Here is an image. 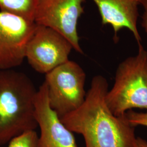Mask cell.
Here are the masks:
<instances>
[{"mask_svg":"<svg viewBox=\"0 0 147 147\" xmlns=\"http://www.w3.org/2000/svg\"><path fill=\"white\" fill-rule=\"evenodd\" d=\"M35 106L36 119L40 129L37 147H78L73 132L50 107L44 82L38 89Z\"/></svg>","mask_w":147,"mask_h":147,"instance_id":"8","label":"cell"},{"mask_svg":"<svg viewBox=\"0 0 147 147\" xmlns=\"http://www.w3.org/2000/svg\"><path fill=\"white\" fill-rule=\"evenodd\" d=\"M99 12L102 25H109L114 31V40H118V33L126 28L141 43V37L137 28L139 7L143 0H92Z\"/></svg>","mask_w":147,"mask_h":147,"instance_id":"9","label":"cell"},{"mask_svg":"<svg viewBox=\"0 0 147 147\" xmlns=\"http://www.w3.org/2000/svg\"><path fill=\"white\" fill-rule=\"evenodd\" d=\"M38 138L35 130L26 132L11 140L8 147H37Z\"/></svg>","mask_w":147,"mask_h":147,"instance_id":"11","label":"cell"},{"mask_svg":"<svg viewBox=\"0 0 147 147\" xmlns=\"http://www.w3.org/2000/svg\"><path fill=\"white\" fill-rule=\"evenodd\" d=\"M37 1V0H0V11L34 21Z\"/></svg>","mask_w":147,"mask_h":147,"instance_id":"10","label":"cell"},{"mask_svg":"<svg viewBox=\"0 0 147 147\" xmlns=\"http://www.w3.org/2000/svg\"><path fill=\"white\" fill-rule=\"evenodd\" d=\"M138 45L136 55L118 66L114 84L106 95V104L117 117L134 108L147 110V51L141 43Z\"/></svg>","mask_w":147,"mask_h":147,"instance_id":"3","label":"cell"},{"mask_svg":"<svg viewBox=\"0 0 147 147\" xmlns=\"http://www.w3.org/2000/svg\"><path fill=\"white\" fill-rule=\"evenodd\" d=\"M36 25L34 21L0 11V70L21 65Z\"/></svg>","mask_w":147,"mask_h":147,"instance_id":"7","label":"cell"},{"mask_svg":"<svg viewBox=\"0 0 147 147\" xmlns=\"http://www.w3.org/2000/svg\"><path fill=\"white\" fill-rule=\"evenodd\" d=\"M86 79L84 70L69 59L45 74L48 101L59 118L76 110L84 102Z\"/></svg>","mask_w":147,"mask_h":147,"instance_id":"4","label":"cell"},{"mask_svg":"<svg viewBox=\"0 0 147 147\" xmlns=\"http://www.w3.org/2000/svg\"><path fill=\"white\" fill-rule=\"evenodd\" d=\"M37 92L26 74L14 69L0 70V146L38 127Z\"/></svg>","mask_w":147,"mask_h":147,"instance_id":"2","label":"cell"},{"mask_svg":"<svg viewBox=\"0 0 147 147\" xmlns=\"http://www.w3.org/2000/svg\"><path fill=\"white\" fill-rule=\"evenodd\" d=\"M144 9L142 17L141 24L147 34V0H143L142 5Z\"/></svg>","mask_w":147,"mask_h":147,"instance_id":"13","label":"cell"},{"mask_svg":"<svg viewBox=\"0 0 147 147\" xmlns=\"http://www.w3.org/2000/svg\"><path fill=\"white\" fill-rule=\"evenodd\" d=\"M125 117L129 123L134 127L139 125L147 127V112H137L130 110L126 112Z\"/></svg>","mask_w":147,"mask_h":147,"instance_id":"12","label":"cell"},{"mask_svg":"<svg viewBox=\"0 0 147 147\" xmlns=\"http://www.w3.org/2000/svg\"><path fill=\"white\" fill-rule=\"evenodd\" d=\"M135 147H147V141L140 137H136Z\"/></svg>","mask_w":147,"mask_h":147,"instance_id":"14","label":"cell"},{"mask_svg":"<svg viewBox=\"0 0 147 147\" xmlns=\"http://www.w3.org/2000/svg\"><path fill=\"white\" fill-rule=\"evenodd\" d=\"M85 0H37L34 21L56 30L65 37L76 52L83 54L80 45L78 21L84 12Z\"/></svg>","mask_w":147,"mask_h":147,"instance_id":"6","label":"cell"},{"mask_svg":"<svg viewBox=\"0 0 147 147\" xmlns=\"http://www.w3.org/2000/svg\"><path fill=\"white\" fill-rule=\"evenodd\" d=\"M73 49L71 44L61 33L36 24L27 44L25 58L36 71L45 75L68 61Z\"/></svg>","mask_w":147,"mask_h":147,"instance_id":"5","label":"cell"},{"mask_svg":"<svg viewBox=\"0 0 147 147\" xmlns=\"http://www.w3.org/2000/svg\"><path fill=\"white\" fill-rule=\"evenodd\" d=\"M109 84L101 75L92 80L83 104L61 120L73 132L81 134L85 147H135V127L125 116H115L106 104Z\"/></svg>","mask_w":147,"mask_h":147,"instance_id":"1","label":"cell"}]
</instances>
